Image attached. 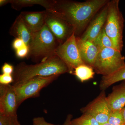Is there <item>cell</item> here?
Listing matches in <instances>:
<instances>
[{
	"label": "cell",
	"mask_w": 125,
	"mask_h": 125,
	"mask_svg": "<svg viewBox=\"0 0 125 125\" xmlns=\"http://www.w3.org/2000/svg\"><path fill=\"white\" fill-rule=\"evenodd\" d=\"M123 80H125V65L112 73L103 76L99 87L102 91H105L111 85Z\"/></svg>",
	"instance_id": "e0dca14e"
},
{
	"label": "cell",
	"mask_w": 125,
	"mask_h": 125,
	"mask_svg": "<svg viewBox=\"0 0 125 125\" xmlns=\"http://www.w3.org/2000/svg\"><path fill=\"white\" fill-rule=\"evenodd\" d=\"M72 125H101L93 117L83 114L78 118L72 119Z\"/></svg>",
	"instance_id": "ffe728a7"
},
{
	"label": "cell",
	"mask_w": 125,
	"mask_h": 125,
	"mask_svg": "<svg viewBox=\"0 0 125 125\" xmlns=\"http://www.w3.org/2000/svg\"><path fill=\"white\" fill-rule=\"evenodd\" d=\"M29 53V47L27 45L16 51V56L19 58H23L28 57Z\"/></svg>",
	"instance_id": "603a6c76"
},
{
	"label": "cell",
	"mask_w": 125,
	"mask_h": 125,
	"mask_svg": "<svg viewBox=\"0 0 125 125\" xmlns=\"http://www.w3.org/2000/svg\"><path fill=\"white\" fill-rule=\"evenodd\" d=\"M55 55L58 56L67 66L69 73L74 74L76 67L83 64L74 33L65 42L59 45L56 50Z\"/></svg>",
	"instance_id": "52a82bcc"
},
{
	"label": "cell",
	"mask_w": 125,
	"mask_h": 125,
	"mask_svg": "<svg viewBox=\"0 0 125 125\" xmlns=\"http://www.w3.org/2000/svg\"><path fill=\"white\" fill-rule=\"evenodd\" d=\"M109 1V0H88L79 2L54 0L52 10L48 12L66 21L73 29L76 37H80L96 14Z\"/></svg>",
	"instance_id": "6da1fadb"
},
{
	"label": "cell",
	"mask_w": 125,
	"mask_h": 125,
	"mask_svg": "<svg viewBox=\"0 0 125 125\" xmlns=\"http://www.w3.org/2000/svg\"><path fill=\"white\" fill-rule=\"evenodd\" d=\"M10 125H22L18 120L17 115L11 117V123Z\"/></svg>",
	"instance_id": "83f0119b"
},
{
	"label": "cell",
	"mask_w": 125,
	"mask_h": 125,
	"mask_svg": "<svg viewBox=\"0 0 125 125\" xmlns=\"http://www.w3.org/2000/svg\"><path fill=\"white\" fill-rule=\"evenodd\" d=\"M47 11L28 12L23 11L20 15L33 33L42 29L45 23Z\"/></svg>",
	"instance_id": "4fadbf2b"
},
{
	"label": "cell",
	"mask_w": 125,
	"mask_h": 125,
	"mask_svg": "<svg viewBox=\"0 0 125 125\" xmlns=\"http://www.w3.org/2000/svg\"><path fill=\"white\" fill-rule=\"evenodd\" d=\"M14 81L11 75L3 73L0 75V84L3 85H9Z\"/></svg>",
	"instance_id": "7402d4cb"
},
{
	"label": "cell",
	"mask_w": 125,
	"mask_h": 125,
	"mask_svg": "<svg viewBox=\"0 0 125 125\" xmlns=\"http://www.w3.org/2000/svg\"><path fill=\"white\" fill-rule=\"evenodd\" d=\"M72 115L71 114H69L66 117L64 122L62 125H72L71 121L72 120Z\"/></svg>",
	"instance_id": "f1b7e54d"
},
{
	"label": "cell",
	"mask_w": 125,
	"mask_h": 125,
	"mask_svg": "<svg viewBox=\"0 0 125 125\" xmlns=\"http://www.w3.org/2000/svg\"><path fill=\"white\" fill-rule=\"evenodd\" d=\"M26 45L24 42L20 38H15L13 42L12 47L14 49L17 51L18 49L23 47Z\"/></svg>",
	"instance_id": "484cf974"
},
{
	"label": "cell",
	"mask_w": 125,
	"mask_h": 125,
	"mask_svg": "<svg viewBox=\"0 0 125 125\" xmlns=\"http://www.w3.org/2000/svg\"><path fill=\"white\" fill-rule=\"evenodd\" d=\"M125 60L121 52L115 48H103L99 52L93 68L98 74L106 76L125 65Z\"/></svg>",
	"instance_id": "5b68a950"
},
{
	"label": "cell",
	"mask_w": 125,
	"mask_h": 125,
	"mask_svg": "<svg viewBox=\"0 0 125 125\" xmlns=\"http://www.w3.org/2000/svg\"><path fill=\"white\" fill-rule=\"evenodd\" d=\"M76 40L84 64L93 68L100 50L93 42L81 40L77 37Z\"/></svg>",
	"instance_id": "7c38bea8"
},
{
	"label": "cell",
	"mask_w": 125,
	"mask_h": 125,
	"mask_svg": "<svg viewBox=\"0 0 125 125\" xmlns=\"http://www.w3.org/2000/svg\"><path fill=\"white\" fill-rule=\"evenodd\" d=\"M14 70L13 66L7 62H5L1 68L3 73L8 74L11 75V74H13Z\"/></svg>",
	"instance_id": "d4e9b609"
},
{
	"label": "cell",
	"mask_w": 125,
	"mask_h": 125,
	"mask_svg": "<svg viewBox=\"0 0 125 125\" xmlns=\"http://www.w3.org/2000/svg\"><path fill=\"white\" fill-rule=\"evenodd\" d=\"M10 0H0V6H3L10 3Z\"/></svg>",
	"instance_id": "f546056e"
},
{
	"label": "cell",
	"mask_w": 125,
	"mask_h": 125,
	"mask_svg": "<svg viewBox=\"0 0 125 125\" xmlns=\"http://www.w3.org/2000/svg\"><path fill=\"white\" fill-rule=\"evenodd\" d=\"M112 125H122L125 124L122 111L112 112L110 115L108 122Z\"/></svg>",
	"instance_id": "44dd1931"
},
{
	"label": "cell",
	"mask_w": 125,
	"mask_h": 125,
	"mask_svg": "<svg viewBox=\"0 0 125 125\" xmlns=\"http://www.w3.org/2000/svg\"><path fill=\"white\" fill-rule=\"evenodd\" d=\"M11 117L4 114H0V125H10Z\"/></svg>",
	"instance_id": "4316f807"
},
{
	"label": "cell",
	"mask_w": 125,
	"mask_h": 125,
	"mask_svg": "<svg viewBox=\"0 0 125 125\" xmlns=\"http://www.w3.org/2000/svg\"><path fill=\"white\" fill-rule=\"evenodd\" d=\"M45 23L60 45L65 42L74 32L73 29L69 23L47 11Z\"/></svg>",
	"instance_id": "9c48e42d"
},
{
	"label": "cell",
	"mask_w": 125,
	"mask_h": 125,
	"mask_svg": "<svg viewBox=\"0 0 125 125\" xmlns=\"http://www.w3.org/2000/svg\"><path fill=\"white\" fill-rule=\"evenodd\" d=\"M66 73H69L67 66L56 55L35 64L21 62L14 70V81L11 85L20 84L37 76L60 75Z\"/></svg>",
	"instance_id": "7a4b0ae2"
},
{
	"label": "cell",
	"mask_w": 125,
	"mask_h": 125,
	"mask_svg": "<svg viewBox=\"0 0 125 125\" xmlns=\"http://www.w3.org/2000/svg\"><path fill=\"white\" fill-rule=\"evenodd\" d=\"M112 112L122 110L125 106V86L122 84L115 87L112 92L107 97Z\"/></svg>",
	"instance_id": "9a60e30c"
},
{
	"label": "cell",
	"mask_w": 125,
	"mask_h": 125,
	"mask_svg": "<svg viewBox=\"0 0 125 125\" xmlns=\"http://www.w3.org/2000/svg\"><path fill=\"white\" fill-rule=\"evenodd\" d=\"M122 84H123V85H125V82H124V83H122Z\"/></svg>",
	"instance_id": "d6a6232c"
},
{
	"label": "cell",
	"mask_w": 125,
	"mask_h": 125,
	"mask_svg": "<svg viewBox=\"0 0 125 125\" xmlns=\"http://www.w3.org/2000/svg\"><path fill=\"white\" fill-rule=\"evenodd\" d=\"M108 3L93 18L81 36L77 37L81 40L93 42L99 35L104 28L106 20Z\"/></svg>",
	"instance_id": "8fae6325"
},
{
	"label": "cell",
	"mask_w": 125,
	"mask_h": 125,
	"mask_svg": "<svg viewBox=\"0 0 125 125\" xmlns=\"http://www.w3.org/2000/svg\"><path fill=\"white\" fill-rule=\"evenodd\" d=\"M81 111L83 114L90 115L94 117L100 125L107 123L109 117L112 112L108 102L105 90H103L93 101Z\"/></svg>",
	"instance_id": "ba28073f"
},
{
	"label": "cell",
	"mask_w": 125,
	"mask_h": 125,
	"mask_svg": "<svg viewBox=\"0 0 125 125\" xmlns=\"http://www.w3.org/2000/svg\"><path fill=\"white\" fill-rule=\"evenodd\" d=\"M60 76L55 75L48 76H37L22 83L13 85L17 95L19 106L28 99L39 97L40 91L43 88L51 83Z\"/></svg>",
	"instance_id": "8992f818"
},
{
	"label": "cell",
	"mask_w": 125,
	"mask_h": 125,
	"mask_svg": "<svg viewBox=\"0 0 125 125\" xmlns=\"http://www.w3.org/2000/svg\"><path fill=\"white\" fill-rule=\"evenodd\" d=\"M60 45L55 37L45 24L40 30L33 33L29 46L28 57L34 62H41L56 55Z\"/></svg>",
	"instance_id": "3957f363"
},
{
	"label": "cell",
	"mask_w": 125,
	"mask_h": 125,
	"mask_svg": "<svg viewBox=\"0 0 125 125\" xmlns=\"http://www.w3.org/2000/svg\"><path fill=\"white\" fill-rule=\"evenodd\" d=\"M10 34L15 38L21 39L29 46L31 42L33 33L22 18L19 15L12 24L10 30Z\"/></svg>",
	"instance_id": "5bb4252c"
},
{
	"label": "cell",
	"mask_w": 125,
	"mask_h": 125,
	"mask_svg": "<svg viewBox=\"0 0 125 125\" xmlns=\"http://www.w3.org/2000/svg\"><path fill=\"white\" fill-rule=\"evenodd\" d=\"M111 125V124H109V123H105V124H103V125ZM125 125V124H124V125Z\"/></svg>",
	"instance_id": "1f68e13d"
},
{
	"label": "cell",
	"mask_w": 125,
	"mask_h": 125,
	"mask_svg": "<svg viewBox=\"0 0 125 125\" xmlns=\"http://www.w3.org/2000/svg\"><path fill=\"white\" fill-rule=\"evenodd\" d=\"M10 4L16 10H20L25 7L39 5L45 8L48 11H51L54 4V0H10Z\"/></svg>",
	"instance_id": "2e32d148"
},
{
	"label": "cell",
	"mask_w": 125,
	"mask_h": 125,
	"mask_svg": "<svg viewBox=\"0 0 125 125\" xmlns=\"http://www.w3.org/2000/svg\"><path fill=\"white\" fill-rule=\"evenodd\" d=\"M33 125H54L48 123L45 120L43 117H38L34 118L32 120Z\"/></svg>",
	"instance_id": "cb8c5ba5"
},
{
	"label": "cell",
	"mask_w": 125,
	"mask_h": 125,
	"mask_svg": "<svg viewBox=\"0 0 125 125\" xmlns=\"http://www.w3.org/2000/svg\"><path fill=\"white\" fill-rule=\"evenodd\" d=\"M119 0H112L107 4L108 11L104 30L115 49L121 52L123 46L124 18L119 7Z\"/></svg>",
	"instance_id": "277c9868"
},
{
	"label": "cell",
	"mask_w": 125,
	"mask_h": 125,
	"mask_svg": "<svg viewBox=\"0 0 125 125\" xmlns=\"http://www.w3.org/2000/svg\"><path fill=\"white\" fill-rule=\"evenodd\" d=\"M74 74L81 82L94 78V72L93 67L83 64L75 68Z\"/></svg>",
	"instance_id": "ac0fdd59"
},
{
	"label": "cell",
	"mask_w": 125,
	"mask_h": 125,
	"mask_svg": "<svg viewBox=\"0 0 125 125\" xmlns=\"http://www.w3.org/2000/svg\"><path fill=\"white\" fill-rule=\"evenodd\" d=\"M93 42L99 50L107 48H115L111 40L105 32L104 27L101 33Z\"/></svg>",
	"instance_id": "d6986e66"
},
{
	"label": "cell",
	"mask_w": 125,
	"mask_h": 125,
	"mask_svg": "<svg viewBox=\"0 0 125 125\" xmlns=\"http://www.w3.org/2000/svg\"><path fill=\"white\" fill-rule=\"evenodd\" d=\"M18 106L14 86L0 84V114L12 117L17 115Z\"/></svg>",
	"instance_id": "30bf717a"
},
{
	"label": "cell",
	"mask_w": 125,
	"mask_h": 125,
	"mask_svg": "<svg viewBox=\"0 0 125 125\" xmlns=\"http://www.w3.org/2000/svg\"><path fill=\"white\" fill-rule=\"evenodd\" d=\"M122 115H123V119H124V122L125 125V106L122 109Z\"/></svg>",
	"instance_id": "4dcf8cb0"
}]
</instances>
